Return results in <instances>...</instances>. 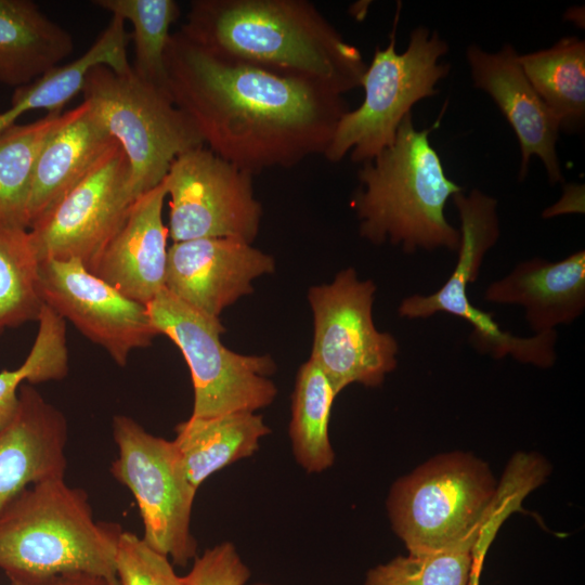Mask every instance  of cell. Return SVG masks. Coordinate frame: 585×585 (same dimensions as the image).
<instances>
[{
	"mask_svg": "<svg viewBox=\"0 0 585 585\" xmlns=\"http://www.w3.org/2000/svg\"><path fill=\"white\" fill-rule=\"evenodd\" d=\"M164 181L173 243L224 237L251 244L256 238L262 208L249 172L204 145L178 156Z\"/></svg>",
	"mask_w": 585,
	"mask_h": 585,
	"instance_id": "12",
	"label": "cell"
},
{
	"mask_svg": "<svg viewBox=\"0 0 585 585\" xmlns=\"http://www.w3.org/2000/svg\"><path fill=\"white\" fill-rule=\"evenodd\" d=\"M39 328L25 362L14 370L0 372V430L14 418L18 406V389L23 381L40 384L64 378L68 370L64 318L43 306Z\"/></svg>",
	"mask_w": 585,
	"mask_h": 585,
	"instance_id": "29",
	"label": "cell"
},
{
	"mask_svg": "<svg viewBox=\"0 0 585 585\" xmlns=\"http://www.w3.org/2000/svg\"><path fill=\"white\" fill-rule=\"evenodd\" d=\"M129 39L125 21L112 15L107 27L81 56L15 90L10 108L0 114V131L14 125L27 112L47 109L48 113H62L63 106L81 92L86 75L94 66L105 65L115 72L129 69Z\"/></svg>",
	"mask_w": 585,
	"mask_h": 585,
	"instance_id": "23",
	"label": "cell"
},
{
	"mask_svg": "<svg viewBox=\"0 0 585 585\" xmlns=\"http://www.w3.org/2000/svg\"><path fill=\"white\" fill-rule=\"evenodd\" d=\"M67 437L64 414L22 384L16 414L0 430V512L26 487L65 477Z\"/></svg>",
	"mask_w": 585,
	"mask_h": 585,
	"instance_id": "18",
	"label": "cell"
},
{
	"mask_svg": "<svg viewBox=\"0 0 585 585\" xmlns=\"http://www.w3.org/2000/svg\"><path fill=\"white\" fill-rule=\"evenodd\" d=\"M185 585H247L251 571L232 542H221L198 555Z\"/></svg>",
	"mask_w": 585,
	"mask_h": 585,
	"instance_id": "32",
	"label": "cell"
},
{
	"mask_svg": "<svg viewBox=\"0 0 585 585\" xmlns=\"http://www.w3.org/2000/svg\"><path fill=\"white\" fill-rule=\"evenodd\" d=\"M375 291L374 282L361 281L352 268L309 290L314 322L310 360L338 394L352 384L378 387L396 367L398 341L373 320Z\"/></svg>",
	"mask_w": 585,
	"mask_h": 585,
	"instance_id": "11",
	"label": "cell"
},
{
	"mask_svg": "<svg viewBox=\"0 0 585 585\" xmlns=\"http://www.w3.org/2000/svg\"><path fill=\"white\" fill-rule=\"evenodd\" d=\"M134 200L129 161L115 142L68 193L29 226L38 261L77 259L88 268L120 230Z\"/></svg>",
	"mask_w": 585,
	"mask_h": 585,
	"instance_id": "13",
	"label": "cell"
},
{
	"mask_svg": "<svg viewBox=\"0 0 585 585\" xmlns=\"http://www.w3.org/2000/svg\"><path fill=\"white\" fill-rule=\"evenodd\" d=\"M81 92L125 152L134 198L159 185L178 156L205 145L168 91L140 78L132 67L115 72L94 66L87 73Z\"/></svg>",
	"mask_w": 585,
	"mask_h": 585,
	"instance_id": "7",
	"label": "cell"
},
{
	"mask_svg": "<svg viewBox=\"0 0 585 585\" xmlns=\"http://www.w3.org/2000/svg\"><path fill=\"white\" fill-rule=\"evenodd\" d=\"M271 432L261 415L238 412L194 417L176 427V444L191 483L198 490L217 471L248 457Z\"/></svg>",
	"mask_w": 585,
	"mask_h": 585,
	"instance_id": "22",
	"label": "cell"
},
{
	"mask_svg": "<svg viewBox=\"0 0 585 585\" xmlns=\"http://www.w3.org/2000/svg\"><path fill=\"white\" fill-rule=\"evenodd\" d=\"M92 4L131 23L133 72L168 91L165 54L171 36L170 27L180 16L179 4L174 0H94Z\"/></svg>",
	"mask_w": 585,
	"mask_h": 585,
	"instance_id": "28",
	"label": "cell"
},
{
	"mask_svg": "<svg viewBox=\"0 0 585 585\" xmlns=\"http://www.w3.org/2000/svg\"><path fill=\"white\" fill-rule=\"evenodd\" d=\"M460 226V243L456 265L446 282L430 295H413L399 306L401 317L428 318L443 312L466 321L471 327L469 341L481 353L494 359L510 355L516 361L541 368L556 363V330L518 337L495 322L493 313L474 307L467 295L474 283L486 252L499 237L497 200L478 188L468 194H455Z\"/></svg>",
	"mask_w": 585,
	"mask_h": 585,
	"instance_id": "9",
	"label": "cell"
},
{
	"mask_svg": "<svg viewBox=\"0 0 585 585\" xmlns=\"http://www.w3.org/2000/svg\"><path fill=\"white\" fill-rule=\"evenodd\" d=\"M497 487L489 464L472 453L438 454L392 483L391 529L411 554L450 547L480 529Z\"/></svg>",
	"mask_w": 585,
	"mask_h": 585,
	"instance_id": "5",
	"label": "cell"
},
{
	"mask_svg": "<svg viewBox=\"0 0 585 585\" xmlns=\"http://www.w3.org/2000/svg\"><path fill=\"white\" fill-rule=\"evenodd\" d=\"M118 455L112 476L133 495L143 523V541L186 567L198 556L191 531L197 489L191 483L173 441L147 432L126 415L113 419Z\"/></svg>",
	"mask_w": 585,
	"mask_h": 585,
	"instance_id": "10",
	"label": "cell"
},
{
	"mask_svg": "<svg viewBox=\"0 0 585 585\" xmlns=\"http://www.w3.org/2000/svg\"><path fill=\"white\" fill-rule=\"evenodd\" d=\"M247 585H273L269 582H263V581H259V582H253V583H250V584H247Z\"/></svg>",
	"mask_w": 585,
	"mask_h": 585,
	"instance_id": "35",
	"label": "cell"
},
{
	"mask_svg": "<svg viewBox=\"0 0 585 585\" xmlns=\"http://www.w3.org/2000/svg\"><path fill=\"white\" fill-rule=\"evenodd\" d=\"M165 65L168 93L204 144L250 174L324 155L350 109L322 84L222 57L181 29Z\"/></svg>",
	"mask_w": 585,
	"mask_h": 585,
	"instance_id": "1",
	"label": "cell"
},
{
	"mask_svg": "<svg viewBox=\"0 0 585 585\" xmlns=\"http://www.w3.org/2000/svg\"><path fill=\"white\" fill-rule=\"evenodd\" d=\"M272 256L235 238L213 237L173 243L168 248L165 288L194 310L219 318L252 282L274 272Z\"/></svg>",
	"mask_w": 585,
	"mask_h": 585,
	"instance_id": "15",
	"label": "cell"
},
{
	"mask_svg": "<svg viewBox=\"0 0 585 585\" xmlns=\"http://www.w3.org/2000/svg\"><path fill=\"white\" fill-rule=\"evenodd\" d=\"M115 569L119 585H185L167 556L129 531L119 536Z\"/></svg>",
	"mask_w": 585,
	"mask_h": 585,
	"instance_id": "31",
	"label": "cell"
},
{
	"mask_svg": "<svg viewBox=\"0 0 585 585\" xmlns=\"http://www.w3.org/2000/svg\"><path fill=\"white\" fill-rule=\"evenodd\" d=\"M484 299L521 306L535 334L571 324L585 310V251L577 250L556 262L542 258L520 262L487 286Z\"/></svg>",
	"mask_w": 585,
	"mask_h": 585,
	"instance_id": "19",
	"label": "cell"
},
{
	"mask_svg": "<svg viewBox=\"0 0 585 585\" xmlns=\"http://www.w3.org/2000/svg\"><path fill=\"white\" fill-rule=\"evenodd\" d=\"M74 49L67 30L30 0H0V83L21 88L60 66Z\"/></svg>",
	"mask_w": 585,
	"mask_h": 585,
	"instance_id": "21",
	"label": "cell"
},
{
	"mask_svg": "<svg viewBox=\"0 0 585 585\" xmlns=\"http://www.w3.org/2000/svg\"><path fill=\"white\" fill-rule=\"evenodd\" d=\"M116 141L87 102L42 146L34 167L28 229L68 193Z\"/></svg>",
	"mask_w": 585,
	"mask_h": 585,
	"instance_id": "20",
	"label": "cell"
},
{
	"mask_svg": "<svg viewBox=\"0 0 585 585\" xmlns=\"http://www.w3.org/2000/svg\"><path fill=\"white\" fill-rule=\"evenodd\" d=\"M479 531L443 549L407 552L379 563L366 572L364 585H468Z\"/></svg>",
	"mask_w": 585,
	"mask_h": 585,
	"instance_id": "30",
	"label": "cell"
},
{
	"mask_svg": "<svg viewBox=\"0 0 585 585\" xmlns=\"http://www.w3.org/2000/svg\"><path fill=\"white\" fill-rule=\"evenodd\" d=\"M518 56L508 43L495 53L477 44L466 50L473 84L492 98L518 139L521 152L519 179L526 176L531 157L538 156L548 180L562 182L557 154L559 121L528 80Z\"/></svg>",
	"mask_w": 585,
	"mask_h": 585,
	"instance_id": "16",
	"label": "cell"
},
{
	"mask_svg": "<svg viewBox=\"0 0 585 585\" xmlns=\"http://www.w3.org/2000/svg\"><path fill=\"white\" fill-rule=\"evenodd\" d=\"M119 524L98 521L88 494L65 477L23 490L0 512V570L10 583L86 573L118 583Z\"/></svg>",
	"mask_w": 585,
	"mask_h": 585,
	"instance_id": "4",
	"label": "cell"
},
{
	"mask_svg": "<svg viewBox=\"0 0 585 585\" xmlns=\"http://www.w3.org/2000/svg\"><path fill=\"white\" fill-rule=\"evenodd\" d=\"M38 264L28 230L0 225V334L38 321Z\"/></svg>",
	"mask_w": 585,
	"mask_h": 585,
	"instance_id": "27",
	"label": "cell"
},
{
	"mask_svg": "<svg viewBox=\"0 0 585 585\" xmlns=\"http://www.w3.org/2000/svg\"><path fill=\"white\" fill-rule=\"evenodd\" d=\"M518 60L534 90L558 119L560 130L581 131L585 120V41L563 37Z\"/></svg>",
	"mask_w": 585,
	"mask_h": 585,
	"instance_id": "24",
	"label": "cell"
},
{
	"mask_svg": "<svg viewBox=\"0 0 585 585\" xmlns=\"http://www.w3.org/2000/svg\"><path fill=\"white\" fill-rule=\"evenodd\" d=\"M11 585H119V583H113L102 576L86 573H72L56 576L43 582L11 583Z\"/></svg>",
	"mask_w": 585,
	"mask_h": 585,
	"instance_id": "33",
	"label": "cell"
},
{
	"mask_svg": "<svg viewBox=\"0 0 585 585\" xmlns=\"http://www.w3.org/2000/svg\"><path fill=\"white\" fill-rule=\"evenodd\" d=\"M440 120L417 130L408 113L393 143L362 164L352 200L362 237L374 244H401L407 253L458 250L460 232L447 221L444 209L464 190L446 176L430 143L429 134Z\"/></svg>",
	"mask_w": 585,
	"mask_h": 585,
	"instance_id": "3",
	"label": "cell"
},
{
	"mask_svg": "<svg viewBox=\"0 0 585 585\" xmlns=\"http://www.w3.org/2000/svg\"><path fill=\"white\" fill-rule=\"evenodd\" d=\"M158 334L171 339L191 372L194 404L191 416L251 412L268 407L277 395L269 378L275 363L269 355H244L220 340L225 332L219 318L207 316L164 288L147 306Z\"/></svg>",
	"mask_w": 585,
	"mask_h": 585,
	"instance_id": "8",
	"label": "cell"
},
{
	"mask_svg": "<svg viewBox=\"0 0 585 585\" xmlns=\"http://www.w3.org/2000/svg\"><path fill=\"white\" fill-rule=\"evenodd\" d=\"M48 113L0 131V225L28 230L27 207L36 159L48 139L75 114Z\"/></svg>",
	"mask_w": 585,
	"mask_h": 585,
	"instance_id": "26",
	"label": "cell"
},
{
	"mask_svg": "<svg viewBox=\"0 0 585 585\" xmlns=\"http://www.w3.org/2000/svg\"><path fill=\"white\" fill-rule=\"evenodd\" d=\"M162 182L133 202L120 230L87 268L128 298L147 306L164 288L168 227Z\"/></svg>",
	"mask_w": 585,
	"mask_h": 585,
	"instance_id": "17",
	"label": "cell"
},
{
	"mask_svg": "<svg viewBox=\"0 0 585 585\" xmlns=\"http://www.w3.org/2000/svg\"><path fill=\"white\" fill-rule=\"evenodd\" d=\"M337 395L326 374L312 360L300 366L291 394L288 433L294 457L308 473H320L334 465L329 420Z\"/></svg>",
	"mask_w": 585,
	"mask_h": 585,
	"instance_id": "25",
	"label": "cell"
},
{
	"mask_svg": "<svg viewBox=\"0 0 585 585\" xmlns=\"http://www.w3.org/2000/svg\"><path fill=\"white\" fill-rule=\"evenodd\" d=\"M44 304L70 321L87 338L103 347L118 365L159 335L147 307L91 273L77 259H46L38 264Z\"/></svg>",
	"mask_w": 585,
	"mask_h": 585,
	"instance_id": "14",
	"label": "cell"
},
{
	"mask_svg": "<svg viewBox=\"0 0 585 585\" xmlns=\"http://www.w3.org/2000/svg\"><path fill=\"white\" fill-rule=\"evenodd\" d=\"M180 29L217 55L340 95L361 87L367 67L360 50L307 0H194Z\"/></svg>",
	"mask_w": 585,
	"mask_h": 585,
	"instance_id": "2",
	"label": "cell"
},
{
	"mask_svg": "<svg viewBox=\"0 0 585 585\" xmlns=\"http://www.w3.org/2000/svg\"><path fill=\"white\" fill-rule=\"evenodd\" d=\"M386 48H376L363 75L362 104L349 109L338 121L324 157L340 161L347 154L353 162L363 164L390 146L402 119L412 107L438 92V82L450 72L441 62L448 51L439 34L427 27L415 28L407 48L395 50V27Z\"/></svg>",
	"mask_w": 585,
	"mask_h": 585,
	"instance_id": "6",
	"label": "cell"
},
{
	"mask_svg": "<svg viewBox=\"0 0 585 585\" xmlns=\"http://www.w3.org/2000/svg\"><path fill=\"white\" fill-rule=\"evenodd\" d=\"M483 563L480 561H472L468 585H480V576L482 572Z\"/></svg>",
	"mask_w": 585,
	"mask_h": 585,
	"instance_id": "34",
	"label": "cell"
}]
</instances>
